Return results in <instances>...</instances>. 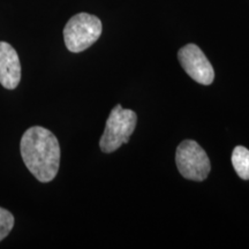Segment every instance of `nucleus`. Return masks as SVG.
<instances>
[{"instance_id": "obj_1", "label": "nucleus", "mask_w": 249, "mask_h": 249, "mask_svg": "<svg viewBox=\"0 0 249 249\" xmlns=\"http://www.w3.org/2000/svg\"><path fill=\"white\" fill-rule=\"evenodd\" d=\"M27 169L40 182H50L58 174L60 145L54 134L40 126L26 130L20 143Z\"/></svg>"}, {"instance_id": "obj_2", "label": "nucleus", "mask_w": 249, "mask_h": 249, "mask_svg": "<svg viewBox=\"0 0 249 249\" xmlns=\"http://www.w3.org/2000/svg\"><path fill=\"white\" fill-rule=\"evenodd\" d=\"M136 123L138 116L135 112L123 108L120 104H118L107 118V126L99 141L101 150L105 154H110L128 142L135 129Z\"/></svg>"}, {"instance_id": "obj_3", "label": "nucleus", "mask_w": 249, "mask_h": 249, "mask_svg": "<svg viewBox=\"0 0 249 249\" xmlns=\"http://www.w3.org/2000/svg\"><path fill=\"white\" fill-rule=\"evenodd\" d=\"M102 30V21L95 15L88 13L74 15L64 29L66 48L73 53H80L97 42Z\"/></svg>"}, {"instance_id": "obj_4", "label": "nucleus", "mask_w": 249, "mask_h": 249, "mask_svg": "<svg viewBox=\"0 0 249 249\" xmlns=\"http://www.w3.org/2000/svg\"><path fill=\"white\" fill-rule=\"evenodd\" d=\"M176 164L183 178L193 181H203L211 170L207 152L193 140L180 143L176 152Z\"/></svg>"}, {"instance_id": "obj_5", "label": "nucleus", "mask_w": 249, "mask_h": 249, "mask_svg": "<svg viewBox=\"0 0 249 249\" xmlns=\"http://www.w3.org/2000/svg\"><path fill=\"white\" fill-rule=\"evenodd\" d=\"M178 59L183 71L195 82L209 86L214 80L213 65L205 57L203 51L195 44H187L179 50Z\"/></svg>"}, {"instance_id": "obj_6", "label": "nucleus", "mask_w": 249, "mask_h": 249, "mask_svg": "<svg viewBox=\"0 0 249 249\" xmlns=\"http://www.w3.org/2000/svg\"><path fill=\"white\" fill-rule=\"evenodd\" d=\"M21 81V64L15 49L6 42H0V85L13 90Z\"/></svg>"}, {"instance_id": "obj_7", "label": "nucleus", "mask_w": 249, "mask_h": 249, "mask_svg": "<svg viewBox=\"0 0 249 249\" xmlns=\"http://www.w3.org/2000/svg\"><path fill=\"white\" fill-rule=\"evenodd\" d=\"M232 165L242 180H249V150L238 145L232 152Z\"/></svg>"}, {"instance_id": "obj_8", "label": "nucleus", "mask_w": 249, "mask_h": 249, "mask_svg": "<svg viewBox=\"0 0 249 249\" xmlns=\"http://www.w3.org/2000/svg\"><path fill=\"white\" fill-rule=\"evenodd\" d=\"M14 226V217L8 210L0 208V241L4 240Z\"/></svg>"}]
</instances>
